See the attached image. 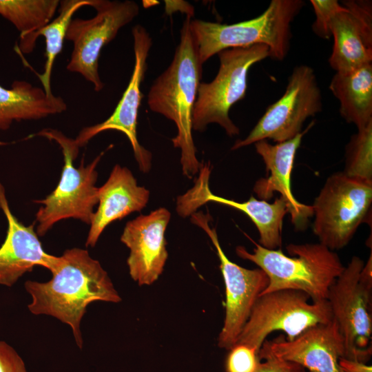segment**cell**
<instances>
[{
	"instance_id": "6da1fadb",
	"label": "cell",
	"mask_w": 372,
	"mask_h": 372,
	"mask_svg": "<svg viewBox=\"0 0 372 372\" xmlns=\"http://www.w3.org/2000/svg\"><path fill=\"white\" fill-rule=\"evenodd\" d=\"M51 273L48 282H25L32 298L28 308L32 314L50 316L70 326L81 349V322L88 304L98 300L118 303L121 298L107 273L87 250H65Z\"/></svg>"
},
{
	"instance_id": "7a4b0ae2",
	"label": "cell",
	"mask_w": 372,
	"mask_h": 372,
	"mask_svg": "<svg viewBox=\"0 0 372 372\" xmlns=\"http://www.w3.org/2000/svg\"><path fill=\"white\" fill-rule=\"evenodd\" d=\"M191 19L187 15L173 59L154 81L147 95L149 109L175 123L177 134L172 141L174 147L180 149L183 174L189 179L198 173L201 165L192 136V117L203 75V65L190 29Z\"/></svg>"
},
{
	"instance_id": "3957f363",
	"label": "cell",
	"mask_w": 372,
	"mask_h": 372,
	"mask_svg": "<svg viewBox=\"0 0 372 372\" xmlns=\"http://www.w3.org/2000/svg\"><path fill=\"white\" fill-rule=\"evenodd\" d=\"M253 242V252L238 246L236 253L267 274L269 284L260 295L293 289L307 293L312 301L327 300L331 285L344 269L338 254L320 242L289 244L286 250L290 256L280 248L269 249Z\"/></svg>"
},
{
	"instance_id": "277c9868",
	"label": "cell",
	"mask_w": 372,
	"mask_h": 372,
	"mask_svg": "<svg viewBox=\"0 0 372 372\" xmlns=\"http://www.w3.org/2000/svg\"><path fill=\"white\" fill-rule=\"evenodd\" d=\"M304 4L301 0H272L260 16L232 24L191 19L200 63L223 50L255 45L267 46L269 57L283 60L290 47L291 23Z\"/></svg>"
},
{
	"instance_id": "5b68a950",
	"label": "cell",
	"mask_w": 372,
	"mask_h": 372,
	"mask_svg": "<svg viewBox=\"0 0 372 372\" xmlns=\"http://www.w3.org/2000/svg\"><path fill=\"white\" fill-rule=\"evenodd\" d=\"M43 136L58 143L63 156V166L56 188L45 198L34 200L42 206L35 215L36 233L43 236L60 220L74 218L90 225L98 203L99 187L96 171L105 151L101 152L91 163L85 165L84 157L79 167L74 165L79 146L74 139L68 138L60 131L44 129L25 139Z\"/></svg>"
},
{
	"instance_id": "8992f818",
	"label": "cell",
	"mask_w": 372,
	"mask_h": 372,
	"mask_svg": "<svg viewBox=\"0 0 372 372\" xmlns=\"http://www.w3.org/2000/svg\"><path fill=\"white\" fill-rule=\"evenodd\" d=\"M372 253L353 256L331 285L327 300L342 335L345 358L366 363L371 355Z\"/></svg>"
},
{
	"instance_id": "52a82bcc",
	"label": "cell",
	"mask_w": 372,
	"mask_h": 372,
	"mask_svg": "<svg viewBox=\"0 0 372 372\" xmlns=\"http://www.w3.org/2000/svg\"><path fill=\"white\" fill-rule=\"evenodd\" d=\"M372 181L343 172L329 176L312 206L313 231L331 251L347 246L371 209Z\"/></svg>"
},
{
	"instance_id": "ba28073f",
	"label": "cell",
	"mask_w": 372,
	"mask_h": 372,
	"mask_svg": "<svg viewBox=\"0 0 372 372\" xmlns=\"http://www.w3.org/2000/svg\"><path fill=\"white\" fill-rule=\"evenodd\" d=\"M220 66L209 83H200L192 117V129L203 132L210 123L221 126L229 136L238 135L239 128L229 112L234 104L242 100L247 90L249 69L269 56L265 45L231 48L217 54Z\"/></svg>"
},
{
	"instance_id": "9c48e42d",
	"label": "cell",
	"mask_w": 372,
	"mask_h": 372,
	"mask_svg": "<svg viewBox=\"0 0 372 372\" xmlns=\"http://www.w3.org/2000/svg\"><path fill=\"white\" fill-rule=\"evenodd\" d=\"M301 291L280 289L261 294L255 302L236 343L249 345L258 351L273 331L285 333L288 341L309 328L333 319L327 300L312 301Z\"/></svg>"
},
{
	"instance_id": "30bf717a",
	"label": "cell",
	"mask_w": 372,
	"mask_h": 372,
	"mask_svg": "<svg viewBox=\"0 0 372 372\" xmlns=\"http://www.w3.org/2000/svg\"><path fill=\"white\" fill-rule=\"evenodd\" d=\"M93 8L94 17L72 19L69 24L65 39L72 42L73 49L66 69L82 75L100 92L104 87L99 73L101 50L138 14L139 6L130 0H96Z\"/></svg>"
},
{
	"instance_id": "8fae6325",
	"label": "cell",
	"mask_w": 372,
	"mask_h": 372,
	"mask_svg": "<svg viewBox=\"0 0 372 372\" xmlns=\"http://www.w3.org/2000/svg\"><path fill=\"white\" fill-rule=\"evenodd\" d=\"M322 108L321 91L313 69L307 65L296 66L284 94L267 107L246 138L235 142L231 150L262 140L277 143L290 140L302 132L304 121Z\"/></svg>"
},
{
	"instance_id": "7c38bea8",
	"label": "cell",
	"mask_w": 372,
	"mask_h": 372,
	"mask_svg": "<svg viewBox=\"0 0 372 372\" xmlns=\"http://www.w3.org/2000/svg\"><path fill=\"white\" fill-rule=\"evenodd\" d=\"M191 222L202 229L210 238L220 260V269L225 287V314L218 338L220 348L229 350L236 344L252 307L269 284V278L260 268L242 267L230 260L223 250L216 230L211 227L209 213L196 211Z\"/></svg>"
},
{
	"instance_id": "4fadbf2b",
	"label": "cell",
	"mask_w": 372,
	"mask_h": 372,
	"mask_svg": "<svg viewBox=\"0 0 372 372\" xmlns=\"http://www.w3.org/2000/svg\"><path fill=\"white\" fill-rule=\"evenodd\" d=\"M134 43V65L127 88L112 114L102 123L83 128L74 139L81 147L101 132L116 130L123 133L128 138L139 169L148 172L152 167V155L143 147L137 138L138 109L143 99L141 84L147 71V60L152 45L147 30L141 25L132 29Z\"/></svg>"
},
{
	"instance_id": "5bb4252c",
	"label": "cell",
	"mask_w": 372,
	"mask_h": 372,
	"mask_svg": "<svg viewBox=\"0 0 372 372\" xmlns=\"http://www.w3.org/2000/svg\"><path fill=\"white\" fill-rule=\"evenodd\" d=\"M210 163L201 164L194 186L176 198V211L182 217L189 216L207 203H216L236 209L254 223L259 234V245L269 249L282 246V223L289 213L285 200L277 198L272 203L250 197L237 202L214 194L209 188Z\"/></svg>"
},
{
	"instance_id": "9a60e30c",
	"label": "cell",
	"mask_w": 372,
	"mask_h": 372,
	"mask_svg": "<svg viewBox=\"0 0 372 372\" xmlns=\"http://www.w3.org/2000/svg\"><path fill=\"white\" fill-rule=\"evenodd\" d=\"M171 213L165 207L128 221L121 241L130 249L129 273L138 285H150L163 271L168 253L165 231Z\"/></svg>"
},
{
	"instance_id": "2e32d148",
	"label": "cell",
	"mask_w": 372,
	"mask_h": 372,
	"mask_svg": "<svg viewBox=\"0 0 372 372\" xmlns=\"http://www.w3.org/2000/svg\"><path fill=\"white\" fill-rule=\"evenodd\" d=\"M313 125V122L294 138L276 145L267 140L254 143L256 152L261 156L267 172L265 178L258 179L253 187L260 200L271 199L275 192L280 194L287 203L291 220L297 230H304L313 216L311 205L298 201L292 194L291 176L295 156L304 135Z\"/></svg>"
},
{
	"instance_id": "e0dca14e",
	"label": "cell",
	"mask_w": 372,
	"mask_h": 372,
	"mask_svg": "<svg viewBox=\"0 0 372 372\" xmlns=\"http://www.w3.org/2000/svg\"><path fill=\"white\" fill-rule=\"evenodd\" d=\"M331 24L334 43L329 59L336 72L372 63V7L369 1H345Z\"/></svg>"
},
{
	"instance_id": "ac0fdd59",
	"label": "cell",
	"mask_w": 372,
	"mask_h": 372,
	"mask_svg": "<svg viewBox=\"0 0 372 372\" xmlns=\"http://www.w3.org/2000/svg\"><path fill=\"white\" fill-rule=\"evenodd\" d=\"M263 344L276 356L309 372H344L339 364L345 358L344 340L334 319L309 328L291 341L280 335Z\"/></svg>"
},
{
	"instance_id": "d6986e66",
	"label": "cell",
	"mask_w": 372,
	"mask_h": 372,
	"mask_svg": "<svg viewBox=\"0 0 372 372\" xmlns=\"http://www.w3.org/2000/svg\"><path fill=\"white\" fill-rule=\"evenodd\" d=\"M0 209L8 223L6 236L0 247V285L12 286L34 266H41L51 271L56 266L59 256L44 251L34 231V223L25 226L12 213L4 187L1 183Z\"/></svg>"
},
{
	"instance_id": "ffe728a7",
	"label": "cell",
	"mask_w": 372,
	"mask_h": 372,
	"mask_svg": "<svg viewBox=\"0 0 372 372\" xmlns=\"http://www.w3.org/2000/svg\"><path fill=\"white\" fill-rule=\"evenodd\" d=\"M149 191L139 186L132 172L116 164L98 191L99 206L94 211L85 241L95 247L105 229L112 222L141 211L148 203Z\"/></svg>"
},
{
	"instance_id": "44dd1931",
	"label": "cell",
	"mask_w": 372,
	"mask_h": 372,
	"mask_svg": "<svg viewBox=\"0 0 372 372\" xmlns=\"http://www.w3.org/2000/svg\"><path fill=\"white\" fill-rule=\"evenodd\" d=\"M66 110L61 96L48 95L26 81L16 80L10 89L0 85V130H8L14 121L39 120Z\"/></svg>"
},
{
	"instance_id": "7402d4cb",
	"label": "cell",
	"mask_w": 372,
	"mask_h": 372,
	"mask_svg": "<svg viewBox=\"0 0 372 372\" xmlns=\"http://www.w3.org/2000/svg\"><path fill=\"white\" fill-rule=\"evenodd\" d=\"M329 89L340 102V113L358 130L372 123V63L347 72H336Z\"/></svg>"
},
{
	"instance_id": "603a6c76",
	"label": "cell",
	"mask_w": 372,
	"mask_h": 372,
	"mask_svg": "<svg viewBox=\"0 0 372 372\" xmlns=\"http://www.w3.org/2000/svg\"><path fill=\"white\" fill-rule=\"evenodd\" d=\"M96 0H62L58 8L59 16L41 29L24 37H19L18 49L23 54L31 53L39 37L45 38V62L41 74L37 73L43 89L48 95L51 90V76L54 61L62 51L64 39L74 14L84 6L93 7Z\"/></svg>"
},
{
	"instance_id": "cb8c5ba5",
	"label": "cell",
	"mask_w": 372,
	"mask_h": 372,
	"mask_svg": "<svg viewBox=\"0 0 372 372\" xmlns=\"http://www.w3.org/2000/svg\"><path fill=\"white\" fill-rule=\"evenodd\" d=\"M59 0H0V15L20 32L28 35L50 22Z\"/></svg>"
},
{
	"instance_id": "d4e9b609",
	"label": "cell",
	"mask_w": 372,
	"mask_h": 372,
	"mask_svg": "<svg viewBox=\"0 0 372 372\" xmlns=\"http://www.w3.org/2000/svg\"><path fill=\"white\" fill-rule=\"evenodd\" d=\"M343 172L372 181V123L351 136L346 146Z\"/></svg>"
},
{
	"instance_id": "484cf974",
	"label": "cell",
	"mask_w": 372,
	"mask_h": 372,
	"mask_svg": "<svg viewBox=\"0 0 372 372\" xmlns=\"http://www.w3.org/2000/svg\"><path fill=\"white\" fill-rule=\"evenodd\" d=\"M229 351L225 360L226 372H256L260 362L259 351L242 343H236Z\"/></svg>"
},
{
	"instance_id": "4316f807",
	"label": "cell",
	"mask_w": 372,
	"mask_h": 372,
	"mask_svg": "<svg viewBox=\"0 0 372 372\" xmlns=\"http://www.w3.org/2000/svg\"><path fill=\"white\" fill-rule=\"evenodd\" d=\"M310 2L316 14L312 30L318 37L329 39L331 37L332 19L344 7L335 0H311Z\"/></svg>"
},
{
	"instance_id": "83f0119b",
	"label": "cell",
	"mask_w": 372,
	"mask_h": 372,
	"mask_svg": "<svg viewBox=\"0 0 372 372\" xmlns=\"http://www.w3.org/2000/svg\"><path fill=\"white\" fill-rule=\"evenodd\" d=\"M258 355L260 362L256 372H305L303 366L276 356L264 344Z\"/></svg>"
},
{
	"instance_id": "f1b7e54d",
	"label": "cell",
	"mask_w": 372,
	"mask_h": 372,
	"mask_svg": "<svg viewBox=\"0 0 372 372\" xmlns=\"http://www.w3.org/2000/svg\"><path fill=\"white\" fill-rule=\"evenodd\" d=\"M0 372H28L20 355L4 341H0Z\"/></svg>"
},
{
	"instance_id": "f546056e",
	"label": "cell",
	"mask_w": 372,
	"mask_h": 372,
	"mask_svg": "<svg viewBox=\"0 0 372 372\" xmlns=\"http://www.w3.org/2000/svg\"><path fill=\"white\" fill-rule=\"evenodd\" d=\"M339 364L344 372H372V367L366 363L341 358Z\"/></svg>"
}]
</instances>
